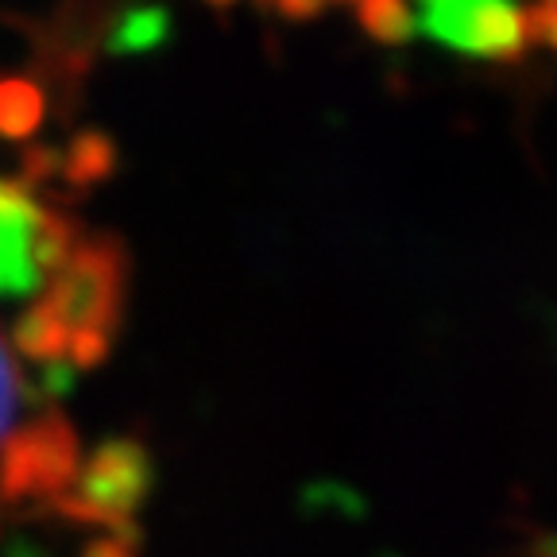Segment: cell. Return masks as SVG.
<instances>
[{"mask_svg":"<svg viewBox=\"0 0 557 557\" xmlns=\"http://www.w3.org/2000/svg\"><path fill=\"white\" fill-rule=\"evenodd\" d=\"M156 487V457L132 434L109 437L94 449L74 487L51 504L54 515L78 527H128Z\"/></svg>","mask_w":557,"mask_h":557,"instance_id":"cell-1","label":"cell"},{"mask_svg":"<svg viewBox=\"0 0 557 557\" xmlns=\"http://www.w3.org/2000/svg\"><path fill=\"white\" fill-rule=\"evenodd\" d=\"M124 295H128V252L109 233L82 236L66 268L51 278L44 302L59 313L70 333L97 330L116 337L124 322Z\"/></svg>","mask_w":557,"mask_h":557,"instance_id":"cell-2","label":"cell"},{"mask_svg":"<svg viewBox=\"0 0 557 557\" xmlns=\"http://www.w3.org/2000/svg\"><path fill=\"white\" fill-rule=\"evenodd\" d=\"M78 480V430L47 410L0 445V496L9 504H54Z\"/></svg>","mask_w":557,"mask_h":557,"instance_id":"cell-3","label":"cell"},{"mask_svg":"<svg viewBox=\"0 0 557 557\" xmlns=\"http://www.w3.org/2000/svg\"><path fill=\"white\" fill-rule=\"evenodd\" d=\"M422 27L453 51L492 62H519L531 47L527 16L511 0H422Z\"/></svg>","mask_w":557,"mask_h":557,"instance_id":"cell-4","label":"cell"},{"mask_svg":"<svg viewBox=\"0 0 557 557\" xmlns=\"http://www.w3.org/2000/svg\"><path fill=\"white\" fill-rule=\"evenodd\" d=\"M39 201L20 178H0V298H24L44 287L32 268V228Z\"/></svg>","mask_w":557,"mask_h":557,"instance_id":"cell-5","label":"cell"},{"mask_svg":"<svg viewBox=\"0 0 557 557\" xmlns=\"http://www.w3.org/2000/svg\"><path fill=\"white\" fill-rule=\"evenodd\" d=\"M78 244H82L78 221L70 218V213H59V209H39V218H35L32 228V268L39 275V283L59 275Z\"/></svg>","mask_w":557,"mask_h":557,"instance_id":"cell-6","label":"cell"},{"mask_svg":"<svg viewBox=\"0 0 557 557\" xmlns=\"http://www.w3.org/2000/svg\"><path fill=\"white\" fill-rule=\"evenodd\" d=\"M116 171V144L109 132L86 128L70 139L66 156H62V183L70 190H89V186L104 183L109 174Z\"/></svg>","mask_w":557,"mask_h":557,"instance_id":"cell-7","label":"cell"},{"mask_svg":"<svg viewBox=\"0 0 557 557\" xmlns=\"http://www.w3.org/2000/svg\"><path fill=\"white\" fill-rule=\"evenodd\" d=\"M12 341L24 352L27 360L35 364H62L70 348V330L59 322V313L51 310L47 302H35L32 310H24L12 325Z\"/></svg>","mask_w":557,"mask_h":557,"instance_id":"cell-8","label":"cell"},{"mask_svg":"<svg viewBox=\"0 0 557 557\" xmlns=\"http://www.w3.org/2000/svg\"><path fill=\"white\" fill-rule=\"evenodd\" d=\"M47 113L44 89L32 78H0V136L27 139L39 132Z\"/></svg>","mask_w":557,"mask_h":557,"instance_id":"cell-9","label":"cell"},{"mask_svg":"<svg viewBox=\"0 0 557 557\" xmlns=\"http://www.w3.org/2000/svg\"><path fill=\"white\" fill-rule=\"evenodd\" d=\"M166 35H171V12L163 4H144V9H132L116 20L113 35H109V51L148 54L166 44Z\"/></svg>","mask_w":557,"mask_h":557,"instance_id":"cell-10","label":"cell"},{"mask_svg":"<svg viewBox=\"0 0 557 557\" xmlns=\"http://www.w3.org/2000/svg\"><path fill=\"white\" fill-rule=\"evenodd\" d=\"M357 16L375 44L399 47L414 35V16H410L407 0H360Z\"/></svg>","mask_w":557,"mask_h":557,"instance_id":"cell-11","label":"cell"},{"mask_svg":"<svg viewBox=\"0 0 557 557\" xmlns=\"http://www.w3.org/2000/svg\"><path fill=\"white\" fill-rule=\"evenodd\" d=\"M62 174V151L47 148V144H32L20 159V183L32 190V186H44V183H54Z\"/></svg>","mask_w":557,"mask_h":557,"instance_id":"cell-12","label":"cell"},{"mask_svg":"<svg viewBox=\"0 0 557 557\" xmlns=\"http://www.w3.org/2000/svg\"><path fill=\"white\" fill-rule=\"evenodd\" d=\"M109 348H113V337H109V333H97V330L70 333V348H66L70 368H82V372H89V368L104 364Z\"/></svg>","mask_w":557,"mask_h":557,"instance_id":"cell-13","label":"cell"},{"mask_svg":"<svg viewBox=\"0 0 557 557\" xmlns=\"http://www.w3.org/2000/svg\"><path fill=\"white\" fill-rule=\"evenodd\" d=\"M139 546H144V534L136 522H128V527H116V531L86 542L82 557H139Z\"/></svg>","mask_w":557,"mask_h":557,"instance_id":"cell-14","label":"cell"},{"mask_svg":"<svg viewBox=\"0 0 557 557\" xmlns=\"http://www.w3.org/2000/svg\"><path fill=\"white\" fill-rule=\"evenodd\" d=\"M20 395H24V383H20L16 360H12L9 345L0 341V434L12 426V418H16V407H20Z\"/></svg>","mask_w":557,"mask_h":557,"instance_id":"cell-15","label":"cell"},{"mask_svg":"<svg viewBox=\"0 0 557 557\" xmlns=\"http://www.w3.org/2000/svg\"><path fill=\"white\" fill-rule=\"evenodd\" d=\"M522 16H527V35H531V44H546L557 51V0H542V4L527 9Z\"/></svg>","mask_w":557,"mask_h":557,"instance_id":"cell-16","label":"cell"},{"mask_svg":"<svg viewBox=\"0 0 557 557\" xmlns=\"http://www.w3.org/2000/svg\"><path fill=\"white\" fill-rule=\"evenodd\" d=\"M275 9L287 20H313V16H322L325 0H275Z\"/></svg>","mask_w":557,"mask_h":557,"instance_id":"cell-17","label":"cell"},{"mask_svg":"<svg viewBox=\"0 0 557 557\" xmlns=\"http://www.w3.org/2000/svg\"><path fill=\"white\" fill-rule=\"evenodd\" d=\"M542 557H557V539L546 542V549H542Z\"/></svg>","mask_w":557,"mask_h":557,"instance_id":"cell-18","label":"cell"},{"mask_svg":"<svg viewBox=\"0 0 557 557\" xmlns=\"http://www.w3.org/2000/svg\"><path fill=\"white\" fill-rule=\"evenodd\" d=\"M206 4H213V9H233L236 0H206Z\"/></svg>","mask_w":557,"mask_h":557,"instance_id":"cell-19","label":"cell"},{"mask_svg":"<svg viewBox=\"0 0 557 557\" xmlns=\"http://www.w3.org/2000/svg\"><path fill=\"white\" fill-rule=\"evenodd\" d=\"M260 4H268V0H260Z\"/></svg>","mask_w":557,"mask_h":557,"instance_id":"cell-20","label":"cell"},{"mask_svg":"<svg viewBox=\"0 0 557 557\" xmlns=\"http://www.w3.org/2000/svg\"><path fill=\"white\" fill-rule=\"evenodd\" d=\"M357 4H360V0H357Z\"/></svg>","mask_w":557,"mask_h":557,"instance_id":"cell-21","label":"cell"}]
</instances>
